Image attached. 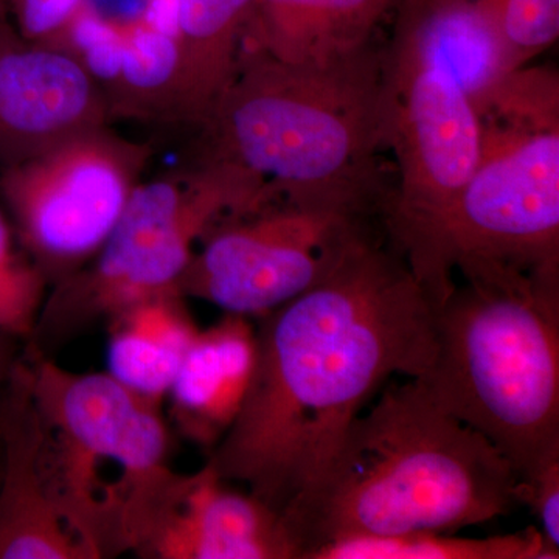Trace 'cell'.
<instances>
[{
  "label": "cell",
  "mask_w": 559,
  "mask_h": 559,
  "mask_svg": "<svg viewBox=\"0 0 559 559\" xmlns=\"http://www.w3.org/2000/svg\"><path fill=\"white\" fill-rule=\"evenodd\" d=\"M436 307L399 250L382 235L359 242L329 277L257 319L248 395L210 465L282 514L385 382L425 373Z\"/></svg>",
  "instance_id": "6da1fadb"
},
{
  "label": "cell",
  "mask_w": 559,
  "mask_h": 559,
  "mask_svg": "<svg viewBox=\"0 0 559 559\" xmlns=\"http://www.w3.org/2000/svg\"><path fill=\"white\" fill-rule=\"evenodd\" d=\"M516 471L415 378L349 425L318 484L282 516L301 559L353 536L455 533L509 514Z\"/></svg>",
  "instance_id": "7a4b0ae2"
},
{
  "label": "cell",
  "mask_w": 559,
  "mask_h": 559,
  "mask_svg": "<svg viewBox=\"0 0 559 559\" xmlns=\"http://www.w3.org/2000/svg\"><path fill=\"white\" fill-rule=\"evenodd\" d=\"M198 160L263 179L275 198L348 197L388 204L385 50L323 64L242 50L234 80L200 124Z\"/></svg>",
  "instance_id": "3957f363"
},
{
  "label": "cell",
  "mask_w": 559,
  "mask_h": 559,
  "mask_svg": "<svg viewBox=\"0 0 559 559\" xmlns=\"http://www.w3.org/2000/svg\"><path fill=\"white\" fill-rule=\"evenodd\" d=\"M436 308L433 355L419 378L525 477L559 455V280L468 261Z\"/></svg>",
  "instance_id": "277c9868"
},
{
  "label": "cell",
  "mask_w": 559,
  "mask_h": 559,
  "mask_svg": "<svg viewBox=\"0 0 559 559\" xmlns=\"http://www.w3.org/2000/svg\"><path fill=\"white\" fill-rule=\"evenodd\" d=\"M267 201L263 179L218 162L198 160L142 180L97 255L49 289L25 344L47 355L132 305L176 293L202 238L221 221Z\"/></svg>",
  "instance_id": "5b68a950"
},
{
  "label": "cell",
  "mask_w": 559,
  "mask_h": 559,
  "mask_svg": "<svg viewBox=\"0 0 559 559\" xmlns=\"http://www.w3.org/2000/svg\"><path fill=\"white\" fill-rule=\"evenodd\" d=\"M481 128L476 171L404 259L436 308L468 261L559 280V123L488 116Z\"/></svg>",
  "instance_id": "8992f818"
},
{
  "label": "cell",
  "mask_w": 559,
  "mask_h": 559,
  "mask_svg": "<svg viewBox=\"0 0 559 559\" xmlns=\"http://www.w3.org/2000/svg\"><path fill=\"white\" fill-rule=\"evenodd\" d=\"M21 364L43 426L44 459L55 495L75 527L92 543L103 544L119 516L102 479L103 463L119 469L121 513L171 471L164 401L140 395L108 371L64 370L27 345Z\"/></svg>",
  "instance_id": "52a82bcc"
},
{
  "label": "cell",
  "mask_w": 559,
  "mask_h": 559,
  "mask_svg": "<svg viewBox=\"0 0 559 559\" xmlns=\"http://www.w3.org/2000/svg\"><path fill=\"white\" fill-rule=\"evenodd\" d=\"M377 221L382 223L377 210L345 198H274L216 224L176 293L227 314L263 318L329 277L359 242L380 235Z\"/></svg>",
  "instance_id": "ba28073f"
},
{
  "label": "cell",
  "mask_w": 559,
  "mask_h": 559,
  "mask_svg": "<svg viewBox=\"0 0 559 559\" xmlns=\"http://www.w3.org/2000/svg\"><path fill=\"white\" fill-rule=\"evenodd\" d=\"M153 156L103 127L0 170V200L49 289L97 255Z\"/></svg>",
  "instance_id": "9c48e42d"
},
{
  "label": "cell",
  "mask_w": 559,
  "mask_h": 559,
  "mask_svg": "<svg viewBox=\"0 0 559 559\" xmlns=\"http://www.w3.org/2000/svg\"><path fill=\"white\" fill-rule=\"evenodd\" d=\"M388 146L399 180L384 230L406 259L432 231L476 171L484 128L479 112L447 70L392 40L385 50Z\"/></svg>",
  "instance_id": "30bf717a"
},
{
  "label": "cell",
  "mask_w": 559,
  "mask_h": 559,
  "mask_svg": "<svg viewBox=\"0 0 559 559\" xmlns=\"http://www.w3.org/2000/svg\"><path fill=\"white\" fill-rule=\"evenodd\" d=\"M121 546L159 559H301L282 514L227 487L209 462L154 485L124 518Z\"/></svg>",
  "instance_id": "8fae6325"
},
{
  "label": "cell",
  "mask_w": 559,
  "mask_h": 559,
  "mask_svg": "<svg viewBox=\"0 0 559 559\" xmlns=\"http://www.w3.org/2000/svg\"><path fill=\"white\" fill-rule=\"evenodd\" d=\"M110 121L100 87L72 55L0 20V170Z\"/></svg>",
  "instance_id": "7c38bea8"
},
{
  "label": "cell",
  "mask_w": 559,
  "mask_h": 559,
  "mask_svg": "<svg viewBox=\"0 0 559 559\" xmlns=\"http://www.w3.org/2000/svg\"><path fill=\"white\" fill-rule=\"evenodd\" d=\"M21 362L0 389V559H97L55 496L39 415Z\"/></svg>",
  "instance_id": "4fadbf2b"
},
{
  "label": "cell",
  "mask_w": 559,
  "mask_h": 559,
  "mask_svg": "<svg viewBox=\"0 0 559 559\" xmlns=\"http://www.w3.org/2000/svg\"><path fill=\"white\" fill-rule=\"evenodd\" d=\"M393 40L447 70L480 119L495 110L521 69L477 0H399Z\"/></svg>",
  "instance_id": "5bb4252c"
},
{
  "label": "cell",
  "mask_w": 559,
  "mask_h": 559,
  "mask_svg": "<svg viewBox=\"0 0 559 559\" xmlns=\"http://www.w3.org/2000/svg\"><path fill=\"white\" fill-rule=\"evenodd\" d=\"M257 360L252 319L227 314L191 342L167 399L183 439L212 451L240 414Z\"/></svg>",
  "instance_id": "9a60e30c"
},
{
  "label": "cell",
  "mask_w": 559,
  "mask_h": 559,
  "mask_svg": "<svg viewBox=\"0 0 559 559\" xmlns=\"http://www.w3.org/2000/svg\"><path fill=\"white\" fill-rule=\"evenodd\" d=\"M393 0H255L245 49L323 64L370 46Z\"/></svg>",
  "instance_id": "2e32d148"
},
{
  "label": "cell",
  "mask_w": 559,
  "mask_h": 559,
  "mask_svg": "<svg viewBox=\"0 0 559 559\" xmlns=\"http://www.w3.org/2000/svg\"><path fill=\"white\" fill-rule=\"evenodd\" d=\"M255 0H179V123L198 128L234 80Z\"/></svg>",
  "instance_id": "e0dca14e"
},
{
  "label": "cell",
  "mask_w": 559,
  "mask_h": 559,
  "mask_svg": "<svg viewBox=\"0 0 559 559\" xmlns=\"http://www.w3.org/2000/svg\"><path fill=\"white\" fill-rule=\"evenodd\" d=\"M108 373L128 389L165 401L200 326L176 293L140 301L106 322Z\"/></svg>",
  "instance_id": "ac0fdd59"
},
{
  "label": "cell",
  "mask_w": 559,
  "mask_h": 559,
  "mask_svg": "<svg viewBox=\"0 0 559 559\" xmlns=\"http://www.w3.org/2000/svg\"><path fill=\"white\" fill-rule=\"evenodd\" d=\"M105 98L112 120L179 123L178 38L154 27L142 14L127 17Z\"/></svg>",
  "instance_id": "d6986e66"
},
{
  "label": "cell",
  "mask_w": 559,
  "mask_h": 559,
  "mask_svg": "<svg viewBox=\"0 0 559 559\" xmlns=\"http://www.w3.org/2000/svg\"><path fill=\"white\" fill-rule=\"evenodd\" d=\"M539 528L509 535L459 538L454 533L415 532L393 536H353L312 551L310 559H558Z\"/></svg>",
  "instance_id": "ffe728a7"
},
{
  "label": "cell",
  "mask_w": 559,
  "mask_h": 559,
  "mask_svg": "<svg viewBox=\"0 0 559 559\" xmlns=\"http://www.w3.org/2000/svg\"><path fill=\"white\" fill-rule=\"evenodd\" d=\"M47 294L49 285L22 248L0 200V330L31 340Z\"/></svg>",
  "instance_id": "44dd1931"
},
{
  "label": "cell",
  "mask_w": 559,
  "mask_h": 559,
  "mask_svg": "<svg viewBox=\"0 0 559 559\" xmlns=\"http://www.w3.org/2000/svg\"><path fill=\"white\" fill-rule=\"evenodd\" d=\"M496 27L518 68H524L557 43L559 0H477Z\"/></svg>",
  "instance_id": "7402d4cb"
},
{
  "label": "cell",
  "mask_w": 559,
  "mask_h": 559,
  "mask_svg": "<svg viewBox=\"0 0 559 559\" xmlns=\"http://www.w3.org/2000/svg\"><path fill=\"white\" fill-rule=\"evenodd\" d=\"M87 0H9L7 16L22 38L55 46Z\"/></svg>",
  "instance_id": "603a6c76"
},
{
  "label": "cell",
  "mask_w": 559,
  "mask_h": 559,
  "mask_svg": "<svg viewBox=\"0 0 559 559\" xmlns=\"http://www.w3.org/2000/svg\"><path fill=\"white\" fill-rule=\"evenodd\" d=\"M516 506H527L539 522L544 538L559 550V455L547 460L514 488Z\"/></svg>",
  "instance_id": "cb8c5ba5"
},
{
  "label": "cell",
  "mask_w": 559,
  "mask_h": 559,
  "mask_svg": "<svg viewBox=\"0 0 559 559\" xmlns=\"http://www.w3.org/2000/svg\"><path fill=\"white\" fill-rule=\"evenodd\" d=\"M179 0H142V16L160 31L176 36Z\"/></svg>",
  "instance_id": "d4e9b609"
},
{
  "label": "cell",
  "mask_w": 559,
  "mask_h": 559,
  "mask_svg": "<svg viewBox=\"0 0 559 559\" xmlns=\"http://www.w3.org/2000/svg\"><path fill=\"white\" fill-rule=\"evenodd\" d=\"M25 342L0 330V389L9 384L24 356Z\"/></svg>",
  "instance_id": "484cf974"
},
{
  "label": "cell",
  "mask_w": 559,
  "mask_h": 559,
  "mask_svg": "<svg viewBox=\"0 0 559 559\" xmlns=\"http://www.w3.org/2000/svg\"><path fill=\"white\" fill-rule=\"evenodd\" d=\"M3 468V436H2V421H0V477H2Z\"/></svg>",
  "instance_id": "4316f807"
},
{
  "label": "cell",
  "mask_w": 559,
  "mask_h": 559,
  "mask_svg": "<svg viewBox=\"0 0 559 559\" xmlns=\"http://www.w3.org/2000/svg\"><path fill=\"white\" fill-rule=\"evenodd\" d=\"M7 7H9V0H0V17L7 16Z\"/></svg>",
  "instance_id": "83f0119b"
},
{
  "label": "cell",
  "mask_w": 559,
  "mask_h": 559,
  "mask_svg": "<svg viewBox=\"0 0 559 559\" xmlns=\"http://www.w3.org/2000/svg\"><path fill=\"white\" fill-rule=\"evenodd\" d=\"M0 20H2V17H0Z\"/></svg>",
  "instance_id": "f1b7e54d"
}]
</instances>
